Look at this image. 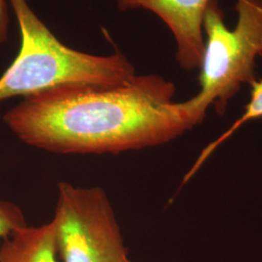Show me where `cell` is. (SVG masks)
Masks as SVG:
<instances>
[{"instance_id": "1", "label": "cell", "mask_w": 262, "mask_h": 262, "mask_svg": "<svg viewBox=\"0 0 262 262\" xmlns=\"http://www.w3.org/2000/svg\"><path fill=\"white\" fill-rule=\"evenodd\" d=\"M176 86L155 74L114 86L66 85L25 97L4 122L28 146L62 155L157 147L193 128Z\"/></svg>"}, {"instance_id": "2", "label": "cell", "mask_w": 262, "mask_h": 262, "mask_svg": "<svg viewBox=\"0 0 262 262\" xmlns=\"http://www.w3.org/2000/svg\"><path fill=\"white\" fill-rule=\"evenodd\" d=\"M8 1L18 20L20 48L0 77V102L66 85L114 86L137 75L121 53L96 56L67 47L38 18L27 0Z\"/></svg>"}, {"instance_id": "3", "label": "cell", "mask_w": 262, "mask_h": 262, "mask_svg": "<svg viewBox=\"0 0 262 262\" xmlns=\"http://www.w3.org/2000/svg\"><path fill=\"white\" fill-rule=\"evenodd\" d=\"M235 11L237 20L229 28L217 0L208 5L200 90L183 101L193 127L203 122L211 107L224 115L244 85L251 86L257 80L256 60L262 58V0H236Z\"/></svg>"}, {"instance_id": "4", "label": "cell", "mask_w": 262, "mask_h": 262, "mask_svg": "<svg viewBox=\"0 0 262 262\" xmlns=\"http://www.w3.org/2000/svg\"><path fill=\"white\" fill-rule=\"evenodd\" d=\"M52 223L62 262L130 260L112 204L101 187L59 183Z\"/></svg>"}, {"instance_id": "5", "label": "cell", "mask_w": 262, "mask_h": 262, "mask_svg": "<svg viewBox=\"0 0 262 262\" xmlns=\"http://www.w3.org/2000/svg\"><path fill=\"white\" fill-rule=\"evenodd\" d=\"M211 0H117L122 11L148 10L161 19L176 42V58L184 70L199 68L204 54L203 23Z\"/></svg>"}, {"instance_id": "6", "label": "cell", "mask_w": 262, "mask_h": 262, "mask_svg": "<svg viewBox=\"0 0 262 262\" xmlns=\"http://www.w3.org/2000/svg\"><path fill=\"white\" fill-rule=\"evenodd\" d=\"M52 222L21 226L0 242V262H58Z\"/></svg>"}, {"instance_id": "7", "label": "cell", "mask_w": 262, "mask_h": 262, "mask_svg": "<svg viewBox=\"0 0 262 262\" xmlns=\"http://www.w3.org/2000/svg\"><path fill=\"white\" fill-rule=\"evenodd\" d=\"M260 118H262V79H257L251 85L250 101L245 106L242 115L225 132H223L217 138H215V140L208 144L202 150L200 155L198 156L196 161L194 162L191 169L188 171L187 176L184 179L183 184H186L189 179L194 176V174L203 165V163L207 159L211 157V155L221 145H223L225 141L228 140L236 131L239 130L245 123Z\"/></svg>"}, {"instance_id": "8", "label": "cell", "mask_w": 262, "mask_h": 262, "mask_svg": "<svg viewBox=\"0 0 262 262\" xmlns=\"http://www.w3.org/2000/svg\"><path fill=\"white\" fill-rule=\"evenodd\" d=\"M25 225L27 223L20 208L15 203L0 200V242Z\"/></svg>"}, {"instance_id": "9", "label": "cell", "mask_w": 262, "mask_h": 262, "mask_svg": "<svg viewBox=\"0 0 262 262\" xmlns=\"http://www.w3.org/2000/svg\"><path fill=\"white\" fill-rule=\"evenodd\" d=\"M8 0H0V44L7 40L8 34Z\"/></svg>"}, {"instance_id": "10", "label": "cell", "mask_w": 262, "mask_h": 262, "mask_svg": "<svg viewBox=\"0 0 262 262\" xmlns=\"http://www.w3.org/2000/svg\"><path fill=\"white\" fill-rule=\"evenodd\" d=\"M128 262H132V261H131V260H129V261H128Z\"/></svg>"}]
</instances>
